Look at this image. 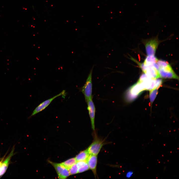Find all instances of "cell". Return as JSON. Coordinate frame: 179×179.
I'll use <instances>...</instances> for the list:
<instances>
[{"label": "cell", "mask_w": 179, "mask_h": 179, "mask_svg": "<svg viewBox=\"0 0 179 179\" xmlns=\"http://www.w3.org/2000/svg\"><path fill=\"white\" fill-rule=\"evenodd\" d=\"M106 143L104 140L98 137L95 133L93 141L87 150L90 154L97 155Z\"/></svg>", "instance_id": "1"}, {"label": "cell", "mask_w": 179, "mask_h": 179, "mask_svg": "<svg viewBox=\"0 0 179 179\" xmlns=\"http://www.w3.org/2000/svg\"><path fill=\"white\" fill-rule=\"evenodd\" d=\"M158 60L154 55L147 56L143 63L147 66H152L156 63Z\"/></svg>", "instance_id": "13"}, {"label": "cell", "mask_w": 179, "mask_h": 179, "mask_svg": "<svg viewBox=\"0 0 179 179\" xmlns=\"http://www.w3.org/2000/svg\"><path fill=\"white\" fill-rule=\"evenodd\" d=\"M90 154L87 149L80 151L75 157L77 162L86 161Z\"/></svg>", "instance_id": "11"}, {"label": "cell", "mask_w": 179, "mask_h": 179, "mask_svg": "<svg viewBox=\"0 0 179 179\" xmlns=\"http://www.w3.org/2000/svg\"><path fill=\"white\" fill-rule=\"evenodd\" d=\"M89 168L92 171L95 178L97 176L96 167L97 162V155L90 154L87 161Z\"/></svg>", "instance_id": "9"}, {"label": "cell", "mask_w": 179, "mask_h": 179, "mask_svg": "<svg viewBox=\"0 0 179 179\" xmlns=\"http://www.w3.org/2000/svg\"><path fill=\"white\" fill-rule=\"evenodd\" d=\"M159 42L157 38L149 40L145 44V47L147 56L154 55Z\"/></svg>", "instance_id": "7"}, {"label": "cell", "mask_w": 179, "mask_h": 179, "mask_svg": "<svg viewBox=\"0 0 179 179\" xmlns=\"http://www.w3.org/2000/svg\"><path fill=\"white\" fill-rule=\"evenodd\" d=\"M158 71L160 78L179 79L178 76L170 65L165 67L160 68Z\"/></svg>", "instance_id": "6"}, {"label": "cell", "mask_w": 179, "mask_h": 179, "mask_svg": "<svg viewBox=\"0 0 179 179\" xmlns=\"http://www.w3.org/2000/svg\"><path fill=\"white\" fill-rule=\"evenodd\" d=\"M156 63L159 66V69L165 67L170 65L169 63L167 61L161 60H158Z\"/></svg>", "instance_id": "17"}, {"label": "cell", "mask_w": 179, "mask_h": 179, "mask_svg": "<svg viewBox=\"0 0 179 179\" xmlns=\"http://www.w3.org/2000/svg\"><path fill=\"white\" fill-rule=\"evenodd\" d=\"M14 147L7 155H5L0 159V178L4 175L8 168L11 159L14 154Z\"/></svg>", "instance_id": "5"}, {"label": "cell", "mask_w": 179, "mask_h": 179, "mask_svg": "<svg viewBox=\"0 0 179 179\" xmlns=\"http://www.w3.org/2000/svg\"><path fill=\"white\" fill-rule=\"evenodd\" d=\"M68 170L70 175L78 173V168L76 163L72 166Z\"/></svg>", "instance_id": "16"}, {"label": "cell", "mask_w": 179, "mask_h": 179, "mask_svg": "<svg viewBox=\"0 0 179 179\" xmlns=\"http://www.w3.org/2000/svg\"><path fill=\"white\" fill-rule=\"evenodd\" d=\"M153 65L152 66H147V69L144 73L152 79H158L160 78L158 71L154 66Z\"/></svg>", "instance_id": "10"}, {"label": "cell", "mask_w": 179, "mask_h": 179, "mask_svg": "<svg viewBox=\"0 0 179 179\" xmlns=\"http://www.w3.org/2000/svg\"><path fill=\"white\" fill-rule=\"evenodd\" d=\"M77 161L75 158L69 159L61 163L68 170L72 166L76 164Z\"/></svg>", "instance_id": "14"}, {"label": "cell", "mask_w": 179, "mask_h": 179, "mask_svg": "<svg viewBox=\"0 0 179 179\" xmlns=\"http://www.w3.org/2000/svg\"><path fill=\"white\" fill-rule=\"evenodd\" d=\"M48 162L55 169L58 179H65L70 175L69 170L61 163H56L50 160H48Z\"/></svg>", "instance_id": "4"}, {"label": "cell", "mask_w": 179, "mask_h": 179, "mask_svg": "<svg viewBox=\"0 0 179 179\" xmlns=\"http://www.w3.org/2000/svg\"><path fill=\"white\" fill-rule=\"evenodd\" d=\"M76 164L78 168V173L84 172L89 169L86 161H78Z\"/></svg>", "instance_id": "12"}, {"label": "cell", "mask_w": 179, "mask_h": 179, "mask_svg": "<svg viewBox=\"0 0 179 179\" xmlns=\"http://www.w3.org/2000/svg\"><path fill=\"white\" fill-rule=\"evenodd\" d=\"M93 66L90 70L85 83L81 88V91L84 94L85 100H88L92 99V74Z\"/></svg>", "instance_id": "2"}, {"label": "cell", "mask_w": 179, "mask_h": 179, "mask_svg": "<svg viewBox=\"0 0 179 179\" xmlns=\"http://www.w3.org/2000/svg\"><path fill=\"white\" fill-rule=\"evenodd\" d=\"M149 97L150 102L152 103L154 100L157 94L158 91L157 89H154L149 91Z\"/></svg>", "instance_id": "15"}, {"label": "cell", "mask_w": 179, "mask_h": 179, "mask_svg": "<svg viewBox=\"0 0 179 179\" xmlns=\"http://www.w3.org/2000/svg\"><path fill=\"white\" fill-rule=\"evenodd\" d=\"M133 172L132 171H129L126 174V176L127 178H130L133 175Z\"/></svg>", "instance_id": "18"}, {"label": "cell", "mask_w": 179, "mask_h": 179, "mask_svg": "<svg viewBox=\"0 0 179 179\" xmlns=\"http://www.w3.org/2000/svg\"><path fill=\"white\" fill-rule=\"evenodd\" d=\"M66 93L65 90H63L59 94L44 101L41 103L34 109L31 114L28 117V119L30 118L33 116H35L37 114L45 109L50 104L52 101L56 97L61 96H63L64 97Z\"/></svg>", "instance_id": "3"}, {"label": "cell", "mask_w": 179, "mask_h": 179, "mask_svg": "<svg viewBox=\"0 0 179 179\" xmlns=\"http://www.w3.org/2000/svg\"><path fill=\"white\" fill-rule=\"evenodd\" d=\"M86 102L87 103V109L88 111L91 124V128L94 132H95V107L92 98Z\"/></svg>", "instance_id": "8"}]
</instances>
